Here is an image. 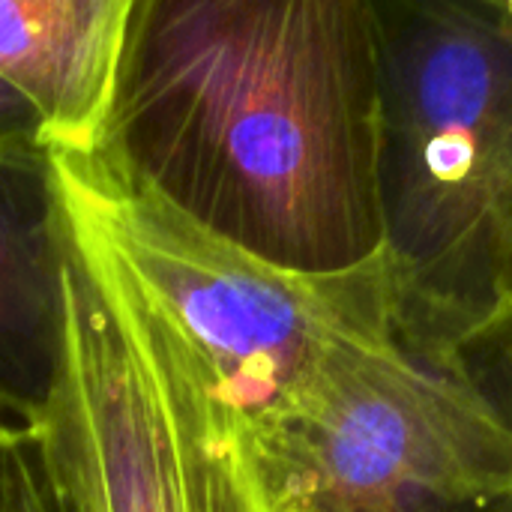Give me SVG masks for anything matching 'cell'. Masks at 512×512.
Segmentation results:
<instances>
[{"mask_svg":"<svg viewBox=\"0 0 512 512\" xmlns=\"http://www.w3.org/2000/svg\"><path fill=\"white\" fill-rule=\"evenodd\" d=\"M243 429L267 512H512V324L396 285L384 333Z\"/></svg>","mask_w":512,"mask_h":512,"instance_id":"cell-2","label":"cell"},{"mask_svg":"<svg viewBox=\"0 0 512 512\" xmlns=\"http://www.w3.org/2000/svg\"><path fill=\"white\" fill-rule=\"evenodd\" d=\"M282 270L384 255L375 0H135L96 150Z\"/></svg>","mask_w":512,"mask_h":512,"instance_id":"cell-1","label":"cell"},{"mask_svg":"<svg viewBox=\"0 0 512 512\" xmlns=\"http://www.w3.org/2000/svg\"><path fill=\"white\" fill-rule=\"evenodd\" d=\"M48 135L30 102L0 78V159H48Z\"/></svg>","mask_w":512,"mask_h":512,"instance_id":"cell-9","label":"cell"},{"mask_svg":"<svg viewBox=\"0 0 512 512\" xmlns=\"http://www.w3.org/2000/svg\"><path fill=\"white\" fill-rule=\"evenodd\" d=\"M60 204L93 228L198 354L243 426L294 399L351 342L396 315L387 255L309 276L201 228L105 156L51 153Z\"/></svg>","mask_w":512,"mask_h":512,"instance_id":"cell-5","label":"cell"},{"mask_svg":"<svg viewBox=\"0 0 512 512\" xmlns=\"http://www.w3.org/2000/svg\"><path fill=\"white\" fill-rule=\"evenodd\" d=\"M63 225L60 366L24 429L66 512H267L198 354L93 228Z\"/></svg>","mask_w":512,"mask_h":512,"instance_id":"cell-3","label":"cell"},{"mask_svg":"<svg viewBox=\"0 0 512 512\" xmlns=\"http://www.w3.org/2000/svg\"><path fill=\"white\" fill-rule=\"evenodd\" d=\"M66 225L48 159H0V414L39 417L63 345Z\"/></svg>","mask_w":512,"mask_h":512,"instance_id":"cell-7","label":"cell"},{"mask_svg":"<svg viewBox=\"0 0 512 512\" xmlns=\"http://www.w3.org/2000/svg\"><path fill=\"white\" fill-rule=\"evenodd\" d=\"M384 255L396 285L477 330L512 189V0H375Z\"/></svg>","mask_w":512,"mask_h":512,"instance_id":"cell-4","label":"cell"},{"mask_svg":"<svg viewBox=\"0 0 512 512\" xmlns=\"http://www.w3.org/2000/svg\"><path fill=\"white\" fill-rule=\"evenodd\" d=\"M0 483H3V512H66L63 498L57 495L54 483L45 474L42 456L30 432L18 423L6 426Z\"/></svg>","mask_w":512,"mask_h":512,"instance_id":"cell-8","label":"cell"},{"mask_svg":"<svg viewBox=\"0 0 512 512\" xmlns=\"http://www.w3.org/2000/svg\"><path fill=\"white\" fill-rule=\"evenodd\" d=\"M135 0H0V78L39 114L51 153L99 150Z\"/></svg>","mask_w":512,"mask_h":512,"instance_id":"cell-6","label":"cell"},{"mask_svg":"<svg viewBox=\"0 0 512 512\" xmlns=\"http://www.w3.org/2000/svg\"><path fill=\"white\" fill-rule=\"evenodd\" d=\"M492 318L512 321V189L504 195L492 249ZM489 318V321H492Z\"/></svg>","mask_w":512,"mask_h":512,"instance_id":"cell-10","label":"cell"},{"mask_svg":"<svg viewBox=\"0 0 512 512\" xmlns=\"http://www.w3.org/2000/svg\"><path fill=\"white\" fill-rule=\"evenodd\" d=\"M9 423H12V420L0 414V459H3V438H6V426H9ZM0 512H3V483H0Z\"/></svg>","mask_w":512,"mask_h":512,"instance_id":"cell-11","label":"cell"}]
</instances>
